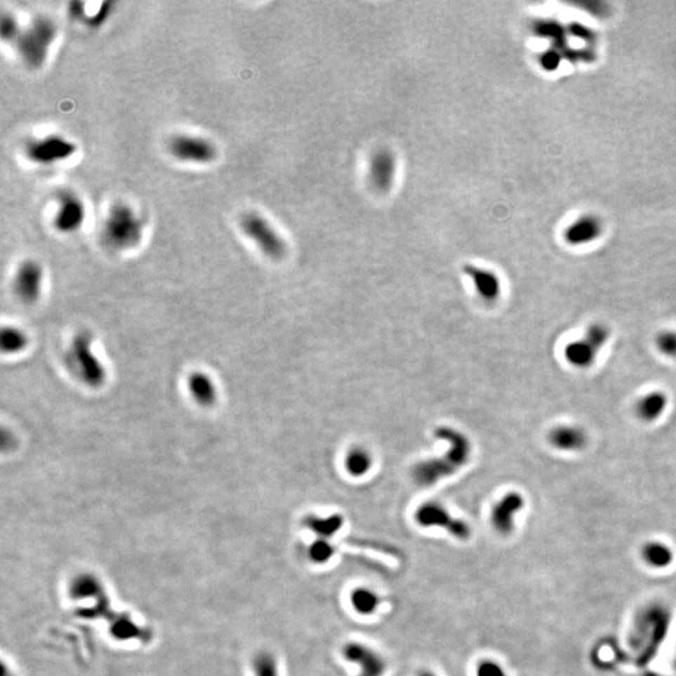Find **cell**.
Listing matches in <instances>:
<instances>
[{
    "mask_svg": "<svg viewBox=\"0 0 676 676\" xmlns=\"http://www.w3.org/2000/svg\"><path fill=\"white\" fill-rule=\"evenodd\" d=\"M435 436L447 441L450 449L442 458L428 460L413 468V479L418 485H434L437 481L455 474L457 468H463L468 463L471 452V446L466 436L453 428H436Z\"/></svg>",
    "mask_w": 676,
    "mask_h": 676,
    "instance_id": "1",
    "label": "cell"
},
{
    "mask_svg": "<svg viewBox=\"0 0 676 676\" xmlns=\"http://www.w3.org/2000/svg\"><path fill=\"white\" fill-rule=\"evenodd\" d=\"M145 231V222L127 203H116L105 217L102 238L112 249L126 251L137 247Z\"/></svg>",
    "mask_w": 676,
    "mask_h": 676,
    "instance_id": "2",
    "label": "cell"
},
{
    "mask_svg": "<svg viewBox=\"0 0 676 676\" xmlns=\"http://www.w3.org/2000/svg\"><path fill=\"white\" fill-rule=\"evenodd\" d=\"M57 25L52 19L37 17L32 23L22 30L15 41L18 53L24 63L32 69H39L48 58V53L53 41L57 38Z\"/></svg>",
    "mask_w": 676,
    "mask_h": 676,
    "instance_id": "3",
    "label": "cell"
},
{
    "mask_svg": "<svg viewBox=\"0 0 676 676\" xmlns=\"http://www.w3.org/2000/svg\"><path fill=\"white\" fill-rule=\"evenodd\" d=\"M242 231L249 239L258 246V248L270 258H284L287 247L284 238L278 234L270 222L258 213L244 214L241 220Z\"/></svg>",
    "mask_w": 676,
    "mask_h": 676,
    "instance_id": "4",
    "label": "cell"
},
{
    "mask_svg": "<svg viewBox=\"0 0 676 676\" xmlns=\"http://www.w3.org/2000/svg\"><path fill=\"white\" fill-rule=\"evenodd\" d=\"M72 359L81 380L88 386L98 388L105 383V370L93 353L92 338L87 333L77 336L72 345Z\"/></svg>",
    "mask_w": 676,
    "mask_h": 676,
    "instance_id": "5",
    "label": "cell"
},
{
    "mask_svg": "<svg viewBox=\"0 0 676 676\" xmlns=\"http://www.w3.org/2000/svg\"><path fill=\"white\" fill-rule=\"evenodd\" d=\"M25 156L33 163L49 166L63 162L77 152V145L62 135H48L44 138L32 139L24 148Z\"/></svg>",
    "mask_w": 676,
    "mask_h": 676,
    "instance_id": "6",
    "label": "cell"
},
{
    "mask_svg": "<svg viewBox=\"0 0 676 676\" xmlns=\"http://www.w3.org/2000/svg\"><path fill=\"white\" fill-rule=\"evenodd\" d=\"M169 153L180 162L208 164L217 157V148L209 139L191 134H177L168 145Z\"/></svg>",
    "mask_w": 676,
    "mask_h": 676,
    "instance_id": "7",
    "label": "cell"
},
{
    "mask_svg": "<svg viewBox=\"0 0 676 676\" xmlns=\"http://www.w3.org/2000/svg\"><path fill=\"white\" fill-rule=\"evenodd\" d=\"M417 524L428 529V527H441L445 529L451 536L457 540H468L471 536L470 526L461 520L453 517L447 510L437 503H426L417 509L415 514Z\"/></svg>",
    "mask_w": 676,
    "mask_h": 676,
    "instance_id": "8",
    "label": "cell"
},
{
    "mask_svg": "<svg viewBox=\"0 0 676 676\" xmlns=\"http://www.w3.org/2000/svg\"><path fill=\"white\" fill-rule=\"evenodd\" d=\"M86 220V206L79 197L70 191L58 194V209L54 217V227L60 233H74Z\"/></svg>",
    "mask_w": 676,
    "mask_h": 676,
    "instance_id": "9",
    "label": "cell"
},
{
    "mask_svg": "<svg viewBox=\"0 0 676 676\" xmlns=\"http://www.w3.org/2000/svg\"><path fill=\"white\" fill-rule=\"evenodd\" d=\"M342 656L348 663L359 668L357 676H383L386 672V661L372 647L362 642H350L342 647Z\"/></svg>",
    "mask_w": 676,
    "mask_h": 676,
    "instance_id": "10",
    "label": "cell"
},
{
    "mask_svg": "<svg viewBox=\"0 0 676 676\" xmlns=\"http://www.w3.org/2000/svg\"><path fill=\"white\" fill-rule=\"evenodd\" d=\"M43 284V268L38 262L27 260L18 268L14 277V289L25 303H34L39 298Z\"/></svg>",
    "mask_w": 676,
    "mask_h": 676,
    "instance_id": "11",
    "label": "cell"
},
{
    "mask_svg": "<svg viewBox=\"0 0 676 676\" xmlns=\"http://www.w3.org/2000/svg\"><path fill=\"white\" fill-rule=\"evenodd\" d=\"M525 506V498L519 492H510L493 506L491 525L501 536H508L515 529V517Z\"/></svg>",
    "mask_w": 676,
    "mask_h": 676,
    "instance_id": "12",
    "label": "cell"
},
{
    "mask_svg": "<svg viewBox=\"0 0 676 676\" xmlns=\"http://www.w3.org/2000/svg\"><path fill=\"white\" fill-rule=\"evenodd\" d=\"M397 171L396 157L391 150H378L372 156L369 168L371 185L377 191L387 192L392 187Z\"/></svg>",
    "mask_w": 676,
    "mask_h": 676,
    "instance_id": "13",
    "label": "cell"
},
{
    "mask_svg": "<svg viewBox=\"0 0 676 676\" xmlns=\"http://www.w3.org/2000/svg\"><path fill=\"white\" fill-rule=\"evenodd\" d=\"M602 233V222L594 214H584L567 225L565 239L571 246L594 242Z\"/></svg>",
    "mask_w": 676,
    "mask_h": 676,
    "instance_id": "14",
    "label": "cell"
},
{
    "mask_svg": "<svg viewBox=\"0 0 676 676\" xmlns=\"http://www.w3.org/2000/svg\"><path fill=\"white\" fill-rule=\"evenodd\" d=\"M549 441L557 450L575 452L583 450L589 439L584 428L575 425H562L551 430Z\"/></svg>",
    "mask_w": 676,
    "mask_h": 676,
    "instance_id": "15",
    "label": "cell"
},
{
    "mask_svg": "<svg viewBox=\"0 0 676 676\" xmlns=\"http://www.w3.org/2000/svg\"><path fill=\"white\" fill-rule=\"evenodd\" d=\"M463 272L472 279L475 289L484 300L492 302L498 298L501 292V284L493 272L472 265L463 267Z\"/></svg>",
    "mask_w": 676,
    "mask_h": 676,
    "instance_id": "16",
    "label": "cell"
},
{
    "mask_svg": "<svg viewBox=\"0 0 676 676\" xmlns=\"http://www.w3.org/2000/svg\"><path fill=\"white\" fill-rule=\"evenodd\" d=\"M188 388L198 405L213 406L217 401V388L212 378L203 372H194L188 377Z\"/></svg>",
    "mask_w": 676,
    "mask_h": 676,
    "instance_id": "17",
    "label": "cell"
},
{
    "mask_svg": "<svg viewBox=\"0 0 676 676\" xmlns=\"http://www.w3.org/2000/svg\"><path fill=\"white\" fill-rule=\"evenodd\" d=\"M303 526L307 530L313 532L317 538L330 540L337 532L341 530L345 524V519L342 515L335 514L326 517H319L316 515H308L303 521Z\"/></svg>",
    "mask_w": 676,
    "mask_h": 676,
    "instance_id": "18",
    "label": "cell"
},
{
    "mask_svg": "<svg viewBox=\"0 0 676 676\" xmlns=\"http://www.w3.org/2000/svg\"><path fill=\"white\" fill-rule=\"evenodd\" d=\"M599 351L588 340L581 338L567 343L565 347V359L576 369H588L595 362Z\"/></svg>",
    "mask_w": 676,
    "mask_h": 676,
    "instance_id": "19",
    "label": "cell"
},
{
    "mask_svg": "<svg viewBox=\"0 0 676 676\" xmlns=\"http://www.w3.org/2000/svg\"><path fill=\"white\" fill-rule=\"evenodd\" d=\"M668 406V397L661 391L647 393L636 404V413L642 421L654 422L658 420Z\"/></svg>",
    "mask_w": 676,
    "mask_h": 676,
    "instance_id": "20",
    "label": "cell"
},
{
    "mask_svg": "<svg viewBox=\"0 0 676 676\" xmlns=\"http://www.w3.org/2000/svg\"><path fill=\"white\" fill-rule=\"evenodd\" d=\"M350 600L353 610L362 616L373 615L381 604L380 596L377 595L373 590L364 586L354 588L350 596Z\"/></svg>",
    "mask_w": 676,
    "mask_h": 676,
    "instance_id": "21",
    "label": "cell"
},
{
    "mask_svg": "<svg viewBox=\"0 0 676 676\" xmlns=\"http://www.w3.org/2000/svg\"><path fill=\"white\" fill-rule=\"evenodd\" d=\"M69 594L75 600H83L94 597L102 590V584L98 578L89 572H81L72 578L69 584Z\"/></svg>",
    "mask_w": 676,
    "mask_h": 676,
    "instance_id": "22",
    "label": "cell"
},
{
    "mask_svg": "<svg viewBox=\"0 0 676 676\" xmlns=\"http://www.w3.org/2000/svg\"><path fill=\"white\" fill-rule=\"evenodd\" d=\"M642 557L649 566L664 569L672 562V550L665 543H649L642 549Z\"/></svg>",
    "mask_w": 676,
    "mask_h": 676,
    "instance_id": "23",
    "label": "cell"
},
{
    "mask_svg": "<svg viewBox=\"0 0 676 676\" xmlns=\"http://www.w3.org/2000/svg\"><path fill=\"white\" fill-rule=\"evenodd\" d=\"M345 463L347 471L354 477H359L369 472L372 466V458L370 453L364 449H353L348 452Z\"/></svg>",
    "mask_w": 676,
    "mask_h": 676,
    "instance_id": "24",
    "label": "cell"
},
{
    "mask_svg": "<svg viewBox=\"0 0 676 676\" xmlns=\"http://www.w3.org/2000/svg\"><path fill=\"white\" fill-rule=\"evenodd\" d=\"M28 340L23 331L15 327H4L1 331L0 345L4 353H18L27 346Z\"/></svg>",
    "mask_w": 676,
    "mask_h": 676,
    "instance_id": "25",
    "label": "cell"
},
{
    "mask_svg": "<svg viewBox=\"0 0 676 676\" xmlns=\"http://www.w3.org/2000/svg\"><path fill=\"white\" fill-rule=\"evenodd\" d=\"M251 668L253 676H279L277 659L273 654L268 651L256 654Z\"/></svg>",
    "mask_w": 676,
    "mask_h": 676,
    "instance_id": "26",
    "label": "cell"
},
{
    "mask_svg": "<svg viewBox=\"0 0 676 676\" xmlns=\"http://www.w3.org/2000/svg\"><path fill=\"white\" fill-rule=\"evenodd\" d=\"M335 554V546L329 540H324V538L314 540L307 549L308 559L317 565L327 564L329 561L332 560Z\"/></svg>",
    "mask_w": 676,
    "mask_h": 676,
    "instance_id": "27",
    "label": "cell"
},
{
    "mask_svg": "<svg viewBox=\"0 0 676 676\" xmlns=\"http://www.w3.org/2000/svg\"><path fill=\"white\" fill-rule=\"evenodd\" d=\"M22 30L23 29H20L17 19L13 14L3 13L1 19H0V35H1L3 41L15 43L19 38V35L22 33Z\"/></svg>",
    "mask_w": 676,
    "mask_h": 676,
    "instance_id": "28",
    "label": "cell"
},
{
    "mask_svg": "<svg viewBox=\"0 0 676 676\" xmlns=\"http://www.w3.org/2000/svg\"><path fill=\"white\" fill-rule=\"evenodd\" d=\"M610 337V330L604 324H592L586 330L584 338L595 347L597 351H600L602 347L607 345Z\"/></svg>",
    "mask_w": 676,
    "mask_h": 676,
    "instance_id": "29",
    "label": "cell"
},
{
    "mask_svg": "<svg viewBox=\"0 0 676 676\" xmlns=\"http://www.w3.org/2000/svg\"><path fill=\"white\" fill-rule=\"evenodd\" d=\"M655 343L660 353L671 359H676V332L674 331L660 332L659 335L656 336Z\"/></svg>",
    "mask_w": 676,
    "mask_h": 676,
    "instance_id": "30",
    "label": "cell"
},
{
    "mask_svg": "<svg viewBox=\"0 0 676 676\" xmlns=\"http://www.w3.org/2000/svg\"><path fill=\"white\" fill-rule=\"evenodd\" d=\"M476 676H508L503 666L493 660H481L476 666Z\"/></svg>",
    "mask_w": 676,
    "mask_h": 676,
    "instance_id": "31",
    "label": "cell"
},
{
    "mask_svg": "<svg viewBox=\"0 0 676 676\" xmlns=\"http://www.w3.org/2000/svg\"><path fill=\"white\" fill-rule=\"evenodd\" d=\"M417 676H437V675H436L435 672H432V671L425 670V671H421V672H420V674H418V675Z\"/></svg>",
    "mask_w": 676,
    "mask_h": 676,
    "instance_id": "32",
    "label": "cell"
},
{
    "mask_svg": "<svg viewBox=\"0 0 676 676\" xmlns=\"http://www.w3.org/2000/svg\"><path fill=\"white\" fill-rule=\"evenodd\" d=\"M674 669H675V671H676V659H675V663H674Z\"/></svg>",
    "mask_w": 676,
    "mask_h": 676,
    "instance_id": "33",
    "label": "cell"
}]
</instances>
